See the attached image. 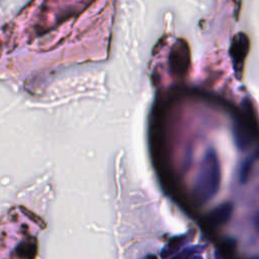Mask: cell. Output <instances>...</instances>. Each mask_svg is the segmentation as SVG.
I'll return each instance as SVG.
<instances>
[{
    "label": "cell",
    "instance_id": "obj_4",
    "mask_svg": "<svg viewBox=\"0 0 259 259\" xmlns=\"http://www.w3.org/2000/svg\"><path fill=\"white\" fill-rule=\"evenodd\" d=\"M233 212V205L231 202H225L213 208L207 215V222L212 227H220L226 224Z\"/></svg>",
    "mask_w": 259,
    "mask_h": 259
},
{
    "label": "cell",
    "instance_id": "obj_8",
    "mask_svg": "<svg viewBox=\"0 0 259 259\" xmlns=\"http://www.w3.org/2000/svg\"><path fill=\"white\" fill-rule=\"evenodd\" d=\"M194 254L193 249H185L178 255H175L172 259H189Z\"/></svg>",
    "mask_w": 259,
    "mask_h": 259
},
{
    "label": "cell",
    "instance_id": "obj_5",
    "mask_svg": "<svg viewBox=\"0 0 259 259\" xmlns=\"http://www.w3.org/2000/svg\"><path fill=\"white\" fill-rule=\"evenodd\" d=\"M188 56L187 48H183L181 45L173 47L170 54V67L177 74H182L187 69V65L181 62V57Z\"/></svg>",
    "mask_w": 259,
    "mask_h": 259
},
{
    "label": "cell",
    "instance_id": "obj_6",
    "mask_svg": "<svg viewBox=\"0 0 259 259\" xmlns=\"http://www.w3.org/2000/svg\"><path fill=\"white\" fill-rule=\"evenodd\" d=\"M185 239L183 237H179V238H173L171 241H169V243L167 244V246H165L164 250L161 253L162 258H166L172 254H174V252H176L178 250V248L184 243Z\"/></svg>",
    "mask_w": 259,
    "mask_h": 259
},
{
    "label": "cell",
    "instance_id": "obj_1",
    "mask_svg": "<svg viewBox=\"0 0 259 259\" xmlns=\"http://www.w3.org/2000/svg\"><path fill=\"white\" fill-rule=\"evenodd\" d=\"M221 164L214 149L209 148L204 153L195 177L192 194L198 204H203L213 198L221 185Z\"/></svg>",
    "mask_w": 259,
    "mask_h": 259
},
{
    "label": "cell",
    "instance_id": "obj_10",
    "mask_svg": "<svg viewBox=\"0 0 259 259\" xmlns=\"http://www.w3.org/2000/svg\"><path fill=\"white\" fill-rule=\"evenodd\" d=\"M189 259H202L201 258V256H199V255H196V254H193Z\"/></svg>",
    "mask_w": 259,
    "mask_h": 259
},
{
    "label": "cell",
    "instance_id": "obj_11",
    "mask_svg": "<svg viewBox=\"0 0 259 259\" xmlns=\"http://www.w3.org/2000/svg\"><path fill=\"white\" fill-rule=\"evenodd\" d=\"M144 259H156V257H154V256H148V257H146V258H144Z\"/></svg>",
    "mask_w": 259,
    "mask_h": 259
},
{
    "label": "cell",
    "instance_id": "obj_3",
    "mask_svg": "<svg viewBox=\"0 0 259 259\" xmlns=\"http://www.w3.org/2000/svg\"><path fill=\"white\" fill-rule=\"evenodd\" d=\"M233 135L235 144L237 148L241 151H245L246 149H248L253 141L252 127L250 123L244 118L235 122Z\"/></svg>",
    "mask_w": 259,
    "mask_h": 259
},
{
    "label": "cell",
    "instance_id": "obj_2",
    "mask_svg": "<svg viewBox=\"0 0 259 259\" xmlns=\"http://www.w3.org/2000/svg\"><path fill=\"white\" fill-rule=\"evenodd\" d=\"M249 38L244 32H238L234 35L230 47V55L234 71L238 78H240L243 73L245 60L249 52Z\"/></svg>",
    "mask_w": 259,
    "mask_h": 259
},
{
    "label": "cell",
    "instance_id": "obj_7",
    "mask_svg": "<svg viewBox=\"0 0 259 259\" xmlns=\"http://www.w3.org/2000/svg\"><path fill=\"white\" fill-rule=\"evenodd\" d=\"M252 163H253V159L249 158L247 160L244 161V163L242 164L241 168H240V174H239V177H240V181L242 183H245L248 179V176H249V173L251 171V166H252Z\"/></svg>",
    "mask_w": 259,
    "mask_h": 259
},
{
    "label": "cell",
    "instance_id": "obj_9",
    "mask_svg": "<svg viewBox=\"0 0 259 259\" xmlns=\"http://www.w3.org/2000/svg\"><path fill=\"white\" fill-rule=\"evenodd\" d=\"M255 227H256L257 231L259 232V211H258L257 214L255 215Z\"/></svg>",
    "mask_w": 259,
    "mask_h": 259
}]
</instances>
